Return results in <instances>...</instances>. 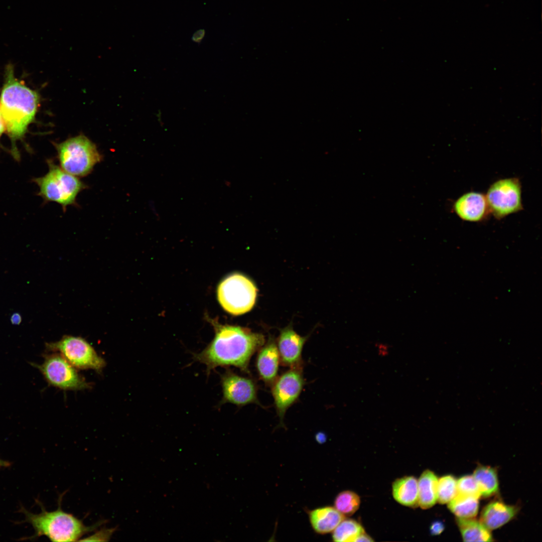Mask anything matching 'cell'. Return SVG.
<instances>
[{
    "mask_svg": "<svg viewBox=\"0 0 542 542\" xmlns=\"http://www.w3.org/2000/svg\"><path fill=\"white\" fill-rule=\"evenodd\" d=\"M215 336L201 352L194 354V359L206 366L209 374L218 367L234 366L248 372L252 355L264 344V336L238 326L222 324L211 320Z\"/></svg>",
    "mask_w": 542,
    "mask_h": 542,
    "instance_id": "cell-1",
    "label": "cell"
},
{
    "mask_svg": "<svg viewBox=\"0 0 542 542\" xmlns=\"http://www.w3.org/2000/svg\"><path fill=\"white\" fill-rule=\"evenodd\" d=\"M40 101L39 93L16 78L13 66L8 65L0 95V112L16 160L20 159L17 142L23 140L35 120Z\"/></svg>",
    "mask_w": 542,
    "mask_h": 542,
    "instance_id": "cell-2",
    "label": "cell"
},
{
    "mask_svg": "<svg viewBox=\"0 0 542 542\" xmlns=\"http://www.w3.org/2000/svg\"><path fill=\"white\" fill-rule=\"evenodd\" d=\"M41 506L42 511L34 514L22 508L26 521L34 528L33 537L44 535L53 541H75L94 529L96 525L87 526L72 514L64 511L61 505L52 511H47Z\"/></svg>",
    "mask_w": 542,
    "mask_h": 542,
    "instance_id": "cell-3",
    "label": "cell"
},
{
    "mask_svg": "<svg viewBox=\"0 0 542 542\" xmlns=\"http://www.w3.org/2000/svg\"><path fill=\"white\" fill-rule=\"evenodd\" d=\"M48 171L43 176L34 178L39 187L38 195L46 202H54L60 204L64 211L70 205L77 206L76 198L88 186L77 177L63 170L54 161H47Z\"/></svg>",
    "mask_w": 542,
    "mask_h": 542,
    "instance_id": "cell-4",
    "label": "cell"
},
{
    "mask_svg": "<svg viewBox=\"0 0 542 542\" xmlns=\"http://www.w3.org/2000/svg\"><path fill=\"white\" fill-rule=\"evenodd\" d=\"M53 145L60 167L77 177L87 176L102 159L95 144L83 134Z\"/></svg>",
    "mask_w": 542,
    "mask_h": 542,
    "instance_id": "cell-5",
    "label": "cell"
},
{
    "mask_svg": "<svg viewBox=\"0 0 542 542\" xmlns=\"http://www.w3.org/2000/svg\"><path fill=\"white\" fill-rule=\"evenodd\" d=\"M218 300L223 309L233 315L251 310L257 295L254 284L244 275L235 273L224 278L217 288Z\"/></svg>",
    "mask_w": 542,
    "mask_h": 542,
    "instance_id": "cell-6",
    "label": "cell"
},
{
    "mask_svg": "<svg viewBox=\"0 0 542 542\" xmlns=\"http://www.w3.org/2000/svg\"><path fill=\"white\" fill-rule=\"evenodd\" d=\"M46 347L60 354L76 369L100 372L106 365L91 345L81 337L65 335L58 341L47 343Z\"/></svg>",
    "mask_w": 542,
    "mask_h": 542,
    "instance_id": "cell-7",
    "label": "cell"
},
{
    "mask_svg": "<svg viewBox=\"0 0 542 542\" xmlns=\"http://www.w3.org/2000/svg\"><path fill=\"white\" fill-rule=\"evenodd\" d=\"M521 185L517 178L498 180L488 188L485 195L490 213L503 218L522 210Z\"/></svg>",
    "mask_w": 542,
    "mask_h": 542,
    "instance_id": "cell-8",
    "label": "cell"
},
{
    "mask_svg": "<svg viewBox=\"0 0 542 542\" xmlns=\"http://www.w3.org/2000/svg\"><path fill=\"white\" fill-rule=\"evenodd\" d=\"M37 367L49 384L63 390L88 389L90 385L60 354L55 352L45 356Z\"/></svg>",
    "mask_w": 542,
    "mask_h": 542,
    "instance_id": "cell-9",
    "label": "cell"
},
{
    "mask_svg": "<svg viewBox=\"0 0 542 542\" xmlns=\"http://www.w3.org/2000/svg\"><path fill=\"white\" fill-rule=\"evenodd\" d=\"M272 384V394L282 424L286 411L297 400L304 386L302 367L291 368L277 377Z\"/></svg>",
    "mask_w": 542,
    "mask_h": 542,
    "instance_id": "cell-10",
    "label": "cell"
},
{
    "mask_svg": "<svg viewBox=\"0 0 542 542\" xmlns=\"http://www.w3.org/2000/svg\"><path fill=\"white\" fill-rule=\"evenodd\" d=\"M220 378L223 394L221 404L228 402L238 406L259 404L256 385L251 379L240 376L227 368Z\"/></svg>",
    "mask_w": 542,
    "mask_h": 542,
    "instance_id": "cell-11",
    "label": "cell"
},
{
    "mask_svg": "<svg viewBox=\"0 0 542 542\" xmlns=\"http://www.w3.org/2000/svg\"><path fill=\"white\" fill-rule=\"evenodd\" d=\"M307 338L300 336L291 326L281 331L277 347L283 364L291 368L301 367L302 351Z\"/></svg>",
    "mask_w": 542,
    "mask_h": 542,
    "instance_id": "cell-12",
    "label": "cell"
},
{
    "mask_svg": "<svg viewBox=\"0 0 542 542\" xmlns=\"http://www.w3.org/2000/svg\"><path fill=\"white\" fill-rule=\"evenodd\" d=\"M453 209L460 218L469 222L481 221L490 213L485 195L476 192L462 195L455 201Z\"/></svg>",
    "mask_w": 542,
    "mask_h": 542,
    "instance_id": "cell-13",
    "label": "cell"
},
{
    "mask_svg": "<svg viewBox=\"0 0 542 542\" xmlns=\"http://www.w3.org/2000/svg\"><path fill=\"white\" fill-rule=\"evenodd\" d=\"M280 361L277 346L270 340L258 353L256 366L261 379L267 384H272L277 378Z\"/></svg>",
    "mask_w": 542,
    "mask_h": 542,
    "instance_id": "cell-14",
    "label": "cell"
},
{
    "mask_svg": "<svg viewBox=\"0 0 542 542\" xmlns=\"http://www.w3.org/2000/svg\"><path fill=\"white\" fill-rule=\"evenodd\" d=\"M518 511L517 506L507 505L499 501H493L483 509L480 521L489 530L495 529L513 519Z\"/></svg>",
    "mask_w": 542,
    "mask_h": 542,
    "instance_id": "cell-15",
    "label": "cell"
},
{
    "mask_svg": "<svg viewBox=\"0 0 542 542\" xmlns=\"http://www.w3.org/2000/svg\"><path fill=\"white\" fill-rule=\"evenodd\" d=\"M309 517L314 530L324 534L333 531L345 516L334 507L325 506L310 511Z\"/></svg>",
    "mask_w": 542,
    "mask_h": 542,
    "instance_id": "cell-16",
    "label": "cell"
},
{
    "mask_svg": "<svg viewBox=\"0 0 542 542\" xmlns=\"http://www.w3.org/2000/svg\"><path fill=\"white\" fill-rule=\"evenodd\" d=\"M394 499L400 504L415 507L418 506V483L414 476L396 479L392 484Z\"/></svg>",
    "mask_w": 542,
    "mask_h": 542,
    "instance_id": "cell-17",
    "label": "cell"
},
{
    "mask_svg": "<svg viewBox=\"0 0 542 542\" xmlns=\"http://www.w3.org/2000/svg\"><path fill=\"white\" fill-rule=\"evenodd\" d=\"M438 479L431 470H425L421 475L418 483V506L424 509L434 506L437 501Z\"/></svg>",
    "mask_w": 542,
    "mask_h": 542,
    "instance_id": "cell-18",
    "label": "cell"
},
{
    "mask_svg": "<svg viewBox=\"0 0 542 542\" xmlns=\"http://www.w3.org/2000/svg\"><path fill=\"white\" fill-rule=\"evenodd\" d=\"M456 521L464 541H493L490 530L481 521L473 518L458 517Z\"/></svg>",
    "mask_w": 542,
    "mask_h": 542,
    "instance_id": "cell-19",
    "label": "cell"
},
{
    "mask_svg": "<svg viewBox=\"0 0 542 542\" xmlns=\"http://www.w3.org/2000/svg\"><path fill=\"white\" fill-rule=\"evenodd\" d=\"M474 477L481 496L488 497L498 490V481L496 470L490 466L479 465L474 471Z\"/></svg>",
    "mask_w": 542,
    "mask_h": 542,
    "instance_id": "cell-20",
    "label": "cell"
},
{
    "mask_svg": "<svg viewBox=\"0 0 542 542\" xmlns=\"http://www.w3.org/2000/svg\"><path fill=\"white\" fill-rule=\"evenodd\" d=\"M448 503L449 509L458 518H474L479 508L478 498L458 493Z\"/></svg>",
    "mask_w": 542,
    "mask_h": 542,
    "instance_id": "cell-21",
    "label": "cell"
},
{
    "mask_svg": "<svg viewBox=\"0 0 542 542\" xmlns=\"http://www.w3.org/2000/svg\"><path fill=\"white\" fill-rule=\"evenodd\" d=\"M332 538L334 541H355L357 538L364 533L362 525L355 520L345 518L332 531Z\"/></svg>",
    "mask_w": 542,
    "mask_h": 542,
    "instance_id": "cell-22",
    "label": "cell"
},
{
    "mask_svg": "<svg viewBox=\"0 0 542 542\" xmlns=\"http://www.w3.org/2000/svg\"><path fill=\"white\" fill-rule=\"evenodd\" d=\"M360 503V497L356 493L346 490L337 495L334 500V507L343 515L350 516L357 510Z\"/></svg>",
    "mask_w": 542,
    "mask_h": 542,
    "instance_id": "cell-23",
    "label": "cell"
},
{
    "mask_svg": "<svg viewBox=\"0 0 542 542\" xmlns=\"http://www.w3.org/2000/svg\"><path fill=\"white\" fill-rule=\"evenodd\" d=\"M457 480L450 475L438 479L437 501L441 504L449 503L457 494Z\"/></svg>",
    "mask_w": 542,
    "mask_h": 542,
    "instance_id": "cell-24",
    "label": "cell"
},
{
    "mask_svg": "<svg viewBox=\"0 0 542 542\" xmlns=\"http://www.w3.org/2000/svg\"><path fill=\"white\" fill-rule=\"evenodd\" d=\"M457 493L479 499L481 496L473 475H465L457 480Z\"/></svg>",
    "mask_w": 542,
    "mask_h": 542,
    "instance_id": "cell-25",
    "label": "cell"
},
{
    "mask_svg": "<svg viewBox=\"0 0 542 542\" xmlns=\"http://www.w3.org/2000/svg\"><path fill=\"white\" fill-rule=\"evenodd\" d=\"M114 530L113 528L100 530L85 539H80V541H108Z\"/></svg>",
    "mask_w": 542,
    "mask_h": 542,
    "instance_id": "cell-26",
    "label": "cell"
},
{
    "mask_svg": "<svg viewBox=\"0 0 542 542\" xmlns=\"http://www.w3.org/2000/svg\"><path fill=\"white\" fill-rule=\"evenodd\" d=\"M444 529V525L442 522L437 521L434 522L430 527L431 532L433 535L440 534Z\"/></svg>",
    "mask_w": 542,
    "mask_h": 542,
    "instance_id": "cell-27",
    "label": "cell"
},
{
    "mask_svg": "<svg viewBox=\"0 0 542 542\" xmlns=\"http://www.w3.org/2000/svg\"><path fill=\"white\" fill-rule=\"evenodd\" d=\"M204 35V31L199 30L196 32L193 35L192 39L194 41L199 42L201 41Z\"/></svg>",
    "mask_w": 542,
    "mask_h": 542,
    "instance_id": "cell-28",
    "label": "cell"
},
{
    "mask_svg": "<svg viewBox=\"0 0 542 542\" xmlns=\"http://www.w3.org/2000/svg\"><path fill=\"white\" fill-rule=\"evenodd\" d=\"M373 539L365 532L360 534L356 539L355 541H372Z\"/></svg>",
    "mask_w": 542,
    "mask_h": 542,
    "instance_id": "cell-29",
    "label": "cell"
},
{
    "mask_svg": "<svg viewBox=\"0 0 542 542\" xmlns=\"http://www.w3.org/2000/svg\"><path fill=\"white\" fill-rule=\"evenodd\" d=\"M376 346L379 353H387L388 352V346L386 344L378 343L377 344Z\"/></svg>",
    "mask_w": 542,
    "mask_h": 542,
    "instance_id": "cell-30",
    "label": "cell"
},
{
    "mask_svg": "<svg viewBox=\"0 0 542 542\" xmlns=\"http://www.w3.org/2000/svg\"><path fill=\"white\" fill-rule=\"evenodd\" d=\"M21 317L18 313L14 314L11 318L12 323L14 325H19L21 323Z\"/></svg>",
    "mask_w": 542,
    "mask_h": 542,
    "instance_id": "cell-31",
    "label": "cell"
},
{
    "mask_svg": "<svg viewBox=\"0 0 542 542\" xmlns=\"http://www.w3.org/2000/svg\"><path fill=\"white\" fill-rule=\"evenodd\" d=\"M5 131H6L5 125L0 112V138Z\"/></svg>",
    "mask_w": 542,
    "mask_h": 542,
    "instance_id": "cell-32",
    "label": "cell"
},
{
    "mask_svg": "<svg viewBox=\"0 0 542 542\" xmlns=\"http://www.w3.org/2000/svg\"><path fill=\"white\" fill-rule=\"evenodd\" d=\"M10 465L9 462L0 459V467H7Z\"/></svg>",
    "mask_w": 542,
    "mask_h": 542,
    "instance_id": "cell-33",
    "label": "cell"
}]
</instances>
